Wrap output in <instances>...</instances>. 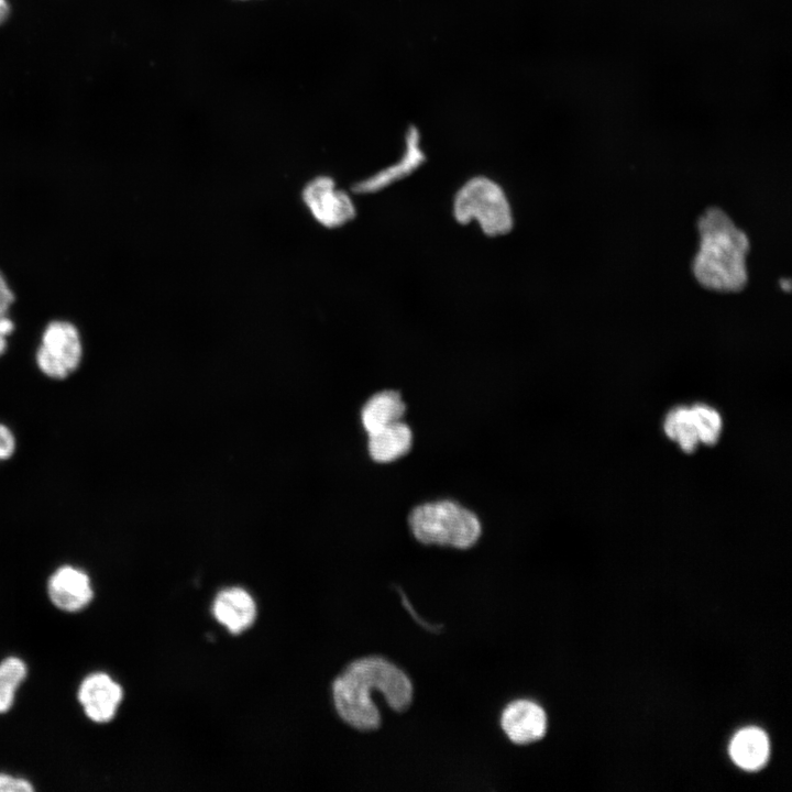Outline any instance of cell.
Segmentation results:
<instances>
[{
    "mask_svg": "<svg viewBox=\"0 0 792 792\" xmlns=\"http://www.w3.org/2000/svg\"><path fill=\"white\" fill-rule=\"evenodd\" d=\"M374 692L397 713L407 711L414 698L413 682L403 669L382 657H364L349 663L332 684L338 715L358 730H376L382 718Z\"/></svg>",
    "mask_w": 792,
    "mask_h": 792,
    "instance_id": "obj_1",
    "label": "cell"
},
{
    "mask_svg": "<svg viewBox=\"0 0 792 792\" xmlns=\"http://www.w3.org/2000/svg\"><path fill=\"white\" fill-rule=\"evenodd\" d=\"M700 248L692 270L704 287L738 292L747 283L749 240L721 209L710 208L698 219Z\"/></svg>",
    "mask_w": 792,
    "mask_h": 792,
    "instance_id": "obj_2",
    "label": "cell"
},
{
    "mask_svg": "<svg viewBox=\"0 0 792 792\" xmlns=\"http://www.w3.org/2000/svg\"><path fill=\"white\" fill-rule=\"evenodd\" d=\"M407 527L422 546L465 551L475 547L483 536L479 514L450 497L416 503L407 513Z\"/></svg>",
    "mask_w": 792,
    "mask_h": 792,
    "instance_id": "obj_3",
    "label": "cell"
},
{
    "mask_svg": "<svg viewBox=\"0 0 792 792\" xmlns=\"http://www.w3.org/2000/svg\"><path fill=\"white\" fill-rule=\"evenodd\" d=\"M453 215L458 222L477 221L490 237L508 233L513 228V215L502 187L486 177H474L457 193Z\"/></svg>",
    "mask_w": 792,
    "mask_h": 792,
    "instance_id": "obj_4",
    "label": "cell"
},
{
    "mask_svg": "<svg viewBox=\"0 0 792 792\" xmlns=\"http://www.w3.org/2000/svg\"><path fill=\"white\" fill-rule=\"evenodd\" d=\"M81 354L78 329L68 321L54 320L44 329L36 363L46 376L63 380L78 367Z\"/></svg>",
    "mask_w": 792,
    "mask_h": 792,
    "instance_id": "obj_5",
    "label": "cell"
},
{
    "mask_svg": "<svg viewBox=\"0 0 792 792\" xmlns=\"http://www.w3.org/2000/svg\"><path fill=\"white\" fill-rule=\"evenodd\" d=\"M302 200L312 217L326 228L341 227L356 213L350 196L338 189L329 176L310 180L302 190Z\"/></svg>",
    "mask_w": 792,
    "mask_h": 792,
    "instance_id": "obj_6",
    "label": "cell"
},
{
    "mask_svg": "<svg viewBox=\"0 0 792 792\" xmlns=\"http://www.w3.org/2000/svg\"><path fill=\"white\" fill-rule=\"evenodd\" d=\"M499 725L512 744L526 746L546 735L547 714L536 702L517 698L503 708Z\"/></svg>",
    "mask_w": 792,
    "mask_h": 792,
    "instance_id": "obj_7",
    "label": "cell"
},
{
    "mask_svg": "<svg viewBox=\"0 0 792 792\" xmlns=\"http://www.w3.org/2000/svg\"><path fill=\"white\" fill-rule=\"evenodd\" d=\"M122 697L121 685L103 672L86 676L78 690V700L85 714L96 723L110 722Z\"/></svg>",
    "mask_w": 792,
    "mask_h": 792,
    "instance_id": "obj_8",
    "label": "cell"
},
{
    "mask_svg": "<svg viewBox=\"0 0 792 792\" xmlns=\"http://www.w3.org/2000/svg\"><path fill=\"white\" fill-rule=\"evenodd\" d=\"M414 443V429L403 419L367 435L366 452L372 462L386 466L409 455Z\"/></svg>",
    "mask_w": 792,
    "mask_h": 792,
    "instance_id": "obj_9",
    "label": "cell"
},
{
    "mask_svg": "<svg viewBox=\"0 0 792 792\" xmlns=\"http://www.w3.org/2000/svg\"><path fill=\"white\" fill-rule=\"evenodd\" d=\"M47 592L52 603L65 612L82 609L94 596L89 576L70 565H63L52 574Z\"/></svg>",
    "mask_w": 792,
    "mask_h": 792,
    "instance_id": "obj_10",
    "label": "cell"
},
{
    "mask_svg": "<svg viewBox=\"0 0 792 792\" xmlns=\"http://www.w3.org/2000/svg\"><path fill=\"white\" fill-rule=\"evenodd\" d=\"M419 142V131L410 127L406 134V150L398 162L359 182L353 190L358 194H373L409 176L426 158Z\"/></svg>",
    "mask_w": 792,
    "mask_h": 792,
    "instance_id": "obj_11",
    "label": "cell"
},
{
    "mask_svg": "<svg viewBox=\"0 0 792 792\" xmlns=\"http://www.w3.org/2000/svg\"><path fill=\"white\" fill-rule=\"evenodd\" d=\"M408 405L399 389L385 387L372 393L360 410V421L367 436L393 422L403 420Z\"/></svg>",
    "mask_w": 792,
    "mask_h": 792,
    "instance_id": "obj_12",
    "label": "cell"
},
{
    "mask_svg": "<svg viewBox=\"0 0 792 792\" xmlns=\"http://www.w3.org/2000/svg\"><path fill=\"white\" fill-rule=\"evenodd\" d=\"M212 612L216 619L228 630L240 634L255 620L256 605L245 590L230 587L218 593L212 604Z\"/></svg>",
    "mask_w": 792,
    "mask_h": 792,
    "instance_id": "obj_13",
    "label": "cell"
},
{
    "mask_svg": "<svg viewBox=\"0 0 792 792\" xmlns=\"http://www.w3.org/2000/svg\"><path fill=\"white\" fill-rule=\"evenodd\" d=\"M770 745L767 734L757 727H747L735 734L729 745L733 761L741 769L756 771L769 758Z\"/></svg>",
    "mask_w": 792,
    "mask_h": 792,
    "instance_id": "obj_14",
    "label": "cell"
},
{
    "mask_svg": "<svg viewBox=\"0 0 792 792\" xmlns=\"http://www.w3.org/2000/svg\"><path fill=\"white\" fill-rule=\"evenodd\" d=\"M667 436L678 441L684 452H693L698 443L697 432L693 422L691 409L679 407L667 415L664 420Z\"/></svg>",
    "mask_w": 792,
    "mask_h": 792,
    "instance_id": "obj_15",
    "label": "cell"
},
{
    "mask_svg": "<svg viewBox=\"0 0 792 792\" xmlns=\"http://www.w3.org/2000/svg\"><path fill=\"white\" fill-rule=\"evenodd\" d=\"M25 663L15 657H9L0 663V713L10 710L15 692L26 676Z\"/></svg>",
    "mask_w": 792,
    "mask_h": 792,
    "instance_id": "obj_16",
    "label": "cell"
},
{
    "mask_svg": "<svg viewBox=\"0 0 792 792\" xmlns=\"http://www.w3.org/2000/svg\"><path fill=\"white\" fill-rule=\"evenodd\" d=\"M690 409L698 440L708 446L715 444L722 429L719 414L706 405H695Z\"/></svg>",
    "mask_w": 792,
    "mask_h": 792,
    "instance_id": "obj_17",
    "label": "cell"
},
{
    "mask_svg": "<svg viewBox=\"0 0 792 792\" xmlns=\"http://www.w3.org/2000/svg\"><path fill=\"white\" fill-rule=\"evenodd\" d=\"M33 791L31 783L21 778H14L0 773V792H30Z\"/></svg>",
    "mask_w": 792,
    "mask_h": 792,
    "instance_id": "obj_18",
    "label": "cell"
},
{
    "mask_svg": "<svg viewBox=\"0 0 792 792\" xmlns=\"http://www.w3.org/2000/svg\"><path fill=\"white\" fill-rule=\"evenodd\" d=\"M14 299V294L0 271V318L9 316V310Z\"/></svg>",
    "mask_w": 792,
    "mask_h": 792,
    "instance_id": "obj_19",
    "label": "cell"
},
{
    "mask_svg": "<svg viewBox=\"0 0 792 792\" xmlns=\"http://www.w3.org/2000/svg\"><path fill=\"white\" fill-rule=\"evenodd\" d=\"M15 450V440L10 429L0 424V460L9 459Z\"/></svg>",
    "mask_w": 792,
    "mask_h": 792,
    "instance_id": "obj_20",
    "label": "cell"
},
{
    "mask_svg": "<svg viewBox=\"0 0 792 792\" xmlns=\"http://www.w3.org/2000/svg\"><path fill=\"white\" fill-rule=\"evenodd\" d=\"M14 329V323L12 320L8 317L0 318V336H8L12 332Z\"/></svg>",
    "mask_w": 792,
    "mask_h": 792,
    "instance_id": "obj_21",
    "label": "cell"
},
{
    "mask_svg": "<svg viewBox=\"0 0 792 792\" xmlns=\"http://www.w3.org/2000/svg\"><path fill=\"white\" fill-rule=\"evenodd\" d=\"M10 6L7 0H0V25L8 19Z\"/></svg>",
    "mask_w": 792,
    "mask_h": 792,
    "instance_id": "obj_22",
    "label": "cell"
},
{
    "mask_svg": "<svg viewBox=\"0 0 792 792\" xmlns=\"http://www.w3.org/2000/svg\"><path fill=\"white\" fill-rule=\"evenodd\" d=\"M7 348V341L3 336H0V355L4 352Z\"/></svg>",
    "mask_w": 792,
    "mask_h": 792,
    "instance_id": "obj_23",
    "label": "cell"
}]
</instances>
